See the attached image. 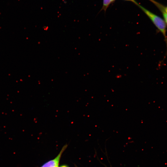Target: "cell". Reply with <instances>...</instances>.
<instances>
[{
	"label": "cell",
	"mask_w": 167,
	"mask_h": 167,
	"mask_svg": "<svg viewBox=\"0 0 167 167\" xmlns=\"http://www.w3.org/2000/svg\"><path fill=\"white\" fill-rule=\"evenodd\" d=\"M136 5L147 15L157 28L165 36L166 25L164 21L158 16L149 11L138 3Z\"/></svg>",
	"instance_id": "1"
},
{
	"label": "cell",
	"mask_w": 167,
	"mask_h": 167,
	"mask_svg": "<svg viewBox=\"0 0 167 167\" xmlns=\"http://www.w3.org/2000/svg\"><path fill=\"white\" fill-rule=\"evenodd\" d=\"M67 145H64L59 153L55 158L46 162L41 167H58L61 156L63 152L67 147Z\"/></svg>",
	"instance_id": "2"
},
{
	"label": "cell",
	"mask_w": 167,
	"mask_h": 167,
	"mask_svg": "<svg viewBox=\"0 0 167 167\" xmlns=\"http://www.w3.org/2000/svg\"><path fill=\"white\" fill-rule=\"evenodd\" d=\"M115 0H103L102 9L105 11L110 4Z\"/></svg>",
	"instance_id": "3"
},
{
	"label": "cell",
	"mask_w": 167,
	"mask_h": 167,
	"mask_svg": "<svg viewBox=\"0 0 167 167\" xmlns=\"http://www.w3.org/2000/svg\"><path fill=\"white\" fill-rule=\"evenodd\" d=\"M162 12L165 21L167 24V13L166 11H165L164 10H163Z\"/></svg>",
	"instance_id": "4"
},
{
	"label": "cell",
	"mask_w": 167,
	"mask_h": 167,
	"mask_svg": "<svg viewBox=\"0 0 167 167\" xmlns=\"http://www.w3.org/2000/svg\"><path fill=\"white\" fill-rule=\"evenodd\" d=\"M124 0L131 2L136 5V4L137 3V2L135 0Z\"/></svg>",
	"instance_id": "5"
},
{
	"label": "cell",
	"mask_w": 167,
	"mask_h": 167,
	"mask_svg": "<svg viewBox=\"0 0 167 167\" xmlns=\"http://www.w3.org/2000/svg\"><path fill=\"white\" fill-rule=\"evenodd\" d=\"M58 167H69L66 165H62Z\"/></svg>",
	"instance_id": "6"
},
{
	"label": "cell",
	"mask_w": 167,
	"mask_h": 167,
	"mask_svg": "<svg viewBox=\"0 0 167 167\" xmlns=\"http://www.w3.org/2000/svg\"><path fill=\"white\" fill-rule=\"evenodd\" d=\"M165 11L166 12V13H167V9H166V8L165 9Z\"/></svg>",
	"instance_id": "7"
},
{
	"label": "cell",
	"mask_w": 167,
	"mask_h": 167,
	"mask_svg": "<svg viewBox=\"0 0 167 167\" xmlns=\"http://www.w3.org/2000/svg\"><path fill=\"white\" fill-rule=\"evenodd\" d=\"M166 9H167V7H166Z\"/></svg>",
	"instance_id": "8"
}]
</instances>
